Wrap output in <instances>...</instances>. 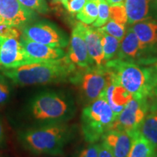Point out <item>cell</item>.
<instances>
[{
  "instance_id": "1",
  "label": "cell",
  "mask_w": 157,
  "mask_h": 157,
  "mask_svg": "<svg viewBox=\"0 0 157 157\" xmlns=\"http://www.w3.org/2000/svg\"><path fill=\"white\" fill-rule=\"evenodd\" d=\"M76 67L67 56L59 60L26 64L3 69L2 74L17 86L42 85L70 79Z\"/></svg>"
},
{
  "instance_id": "2",
  "label": "cell",
  "mask_w": 157,
  "mask_h": 157,
  "mask_svg": "<svg viewBox=\"0 0 157 157\" xmlns=\"http://www.w3.org/2000/svg\"><path fill=\"white\" fill-rule=\"evenodd\" d=\"M110 79L122 86L136 99H148L157 95L154 68L113 58L105 63Z\"/></svg>"
},
{
  "instance_id": "3",
  "label": "cell",
  "mask_w": 157,
  "mask_h": 157,
  "mask_svg": "<svg viewBox=\"0 0 157 157\" xmlns=\"http://www.w3.org/2000/svg\"><path fill=\"white\" fill-rule=\"evenodd\" d=\"M72 136V128L66 122L38 124L23 131L19 140L34 154L60 156Z\"/></svg>"
},
{
  "instance_id": "4",
  "label": "cell",
  "mask_w": 157,
  "mask_h": 157,
  "mask_svg": "<svg viewBox=\"0 0 157 157\" xmlns=\"http://www.w3.org/2000/svg\"><path fill=\"white\" fill-rule=\"evenodd\" d=\"M76 110L71 95L61 90L39 92L27 106L29 117L39 124L66 122L74 117Z\"/></svg>"
},
{
  "instance_id": "5",
  "label": "cell",
  "mask_w": 157,
  "mask_h": 157,
  "mask_svg": "<svg viewBox=\"0 0 157 157\" xmlns=\"http://www.w3.org/2000/svg\"><path fill=\"white\" fill-rule=\"evenodd\" d=\"M116 116L105 98L101 97L82 110V130L88 143H98L112 128Z\"/></svg>"
},
{
  "instance_id": "6",
  "label": "cell",
  "mask_w": 157,
  "mask_h": 157,
  "mask_svg": "<svg viewBox=\"0 0 157 157\" xmlns=\"http://www.w3.org/2000/svg\"><path fill=\"white\" fill-rule=\"evenodd\" d=\"M69 81L78 88L82 101L86 105L101 97L109 81V74L105 66H92L74 72Z\"/></svg>"
},
{
  "instance_id": "7",
  "label": "cell",
  "mask_w": 157,
  "mask_h": 157,
  "mask_svg": "<svg viewBox=\"0 0 157 157\" xmlns=\"http://www.w3.org/2000/svg\"><path fill=\"white\" fill-rule=\"evenodd\" d=\"M155 47L147 46L141 43L132 28L129 27L126 30L120 43L117 54V58L138 65L150 64L156 60V57L154 56L156 53Z\"/></svg>"
},
{
  "instance_id": "8",
  "label": "cell",
  "mask_w": 157,
  "mask_h": 157,
  "mask_svg": "<svg viewBox=\"0 0 157 157\" xmlns=\"http://www.w3.org/2000/svg\"><path fill=\"white\" fill-rule=\"evenodd\" d=\"M148 109V98L136 99L133 98L125 105L123 111L116 117L111 129L135 135L139 132V129L146 118Z\"/></svg>"
},
{
  "instance_id": "9",
  "label": "cell",
  "mask_w": 157,
  "mask_h": 157,
  "mask_svg": "<svg viewBox=\"0 0 157 157\" xmlns=\"http://www.w3.org/2000/svg\"><path fill=\"white\" fill-rule=\"evenodd\" d=\"M23 36L34 42L56 48H66L68 39L64 33L47 21L31 23L23 29Z\"/></svg>"
},
{
  "instance_id": "10",
  "label": "cell",
  "mask_w": 157,
  "mask_h": 157,
  "mask_svg": "<svg viewBox=\"0 0 157 157\" xmlns=\"http://www.w3.org/2000/svg\"><path fill=\"white\" fill-rule=\"evenodd\" d=\"M36 63L26 53L20 40L0 36V66L10 69Z\"/></svg>"
},
{
  "instance_id": "11",
  "label": "cell",
  "mask_w": 157,
  "mask_h": 157,
  "mask_svg": "<svg viewBox=\"0 0 157 157\" xmlns=\"http://www.w3.org/2000/svg\"><path fill=\"white\" fill-rule=\"evenodd\" d=\"M84 23L79 22L74 27L70 38L69 49L66 56L79 69L95 66L90 58L84 39Z\"/></svg>"
},
{
  "instance_id": "12",
  "label": "cell",
  "mask_w": 157,
  "mask_h": 157,
  "mask_svg": "<svg viewBox=\"0 0 157 157\" xmlns=\"http://www.w3.org/2000/svg\"><path fill=\"white\" fill-rule=\"evenodd\" d=\"M36 16V12L25 7L18 0H0V17L7 24L23 29Z\"/></svg>"
},
{
  "instance_id": "13",
  "label": "cell",
  "mask_w": 157,
  "mask_h": 157,
  "mask_svg": "<svg viewBox=\"0 0 157 157\" xmlns=\"http://www.w3.org/2000/svg\"><path fill=\"white\" fill-rule=\"evenodd\" d=\"M19 40L26 53L36 63L59 60L66 56L61 48H52L34 42L23 35L21 36Z\"/></svg>"
},
{
  "instance_id": "14",
  "label": "cell",
  "mask_w": 157,
  "mask_h": 157,
  "mask_svg": "<svg viewBox=\"0 0 157 157\" xmlns=\"http://www.w3.org/2000/svg\"><path fill=\"white\" fill-rule=\"evenodd\" d=\"M135 135L124 131L111 129L103 135L101 140L114 157H127Z\"/></svg>"
},
{
  "instance_id": "15",
  "label": "cell",
  "mask_w": 157,
  "mask_h": 157,
  "mask_svg": "<svg viewBox=\"0 0 157 157\" xmlns=\"http://www.w3.org/2000/svg\"><path fill=\"white\" fill-rule=\"evenodd\" d=\"M101 97L105 98L116 117L123 111L127 103L133 98L131 93L125 88L111 81L110 76L106 89Z\"/></svg>"
},
{
  "instance_id": "16",
  "label": "cell",
  "mask_w": 157,
  "mask_h": 157,
  "mask_svg": "<svg viewBox=\"0 0 157 157\" xmlns=\"http://www.w3.org/2000/svg\"><path fill=\"white\" fill-rule=\"evenodd\" d=\"M84 39L90 58L95 66L99 67L105 66L103 47L101 43V36L98 28L84 25Z\"/></svg>"
},
{
  "instance_id": "17",
  "label": "cell",
  "mask_w": 157,
  "mask_h": 157,
  "mask_svg": "<svg viewBox=\"0 0 157 157\" xmlns=\"http://www.w3.org/2000/svg\"><path fill=\"white\" fill-rule=\"evenodd\" d=\"M157 95L148 98V109L139 132L154 146L157 151Z\"/></svg>"
},
{
  "instance_id": "18",
  "label": "cell",
  "mask_w": 157,
  "mask_h": 157,
  "mask_svg": "<svg viewBox=\"0 0 157 157\" xmlns=\"http://www.w3.org/2000/svg\"><path fill=\"white\" fill-rule=\"evenodd\" d=\"M155 0H125L127 23L132 25L151 18Z\"/></svg>"
},
{
  "instance_id": "19",
  "label": "cell",
  "mask_w": 157,
  "mask_h": 157,
  "mask_svg": "<svg viewBox=\"0 0 157 157\" xmlns=\"http://www.w3.org/2000/svg\"><path fill=\"white\" fill-rule=\"evenodd\" d=\"M131 28L141 43L147 46L157 44V21L148 18L132 24Z\"/></svg>"
},
{
  "instance_id": "20",
  "label": "cell",
  "mask_w": 157,
  "mask_h": 157,
  "mask_svg": "<svg viewBox=\"0 0 157 157\" xmlns=\"http://www.w3.org/2000/svg\"><path fill=\"white\" fill-rule=\"evenodd\" d=\"M156 153L154 146L138 132L133 138L127 157H154Z\"/></svg>"
},
{
  "instance_id": "21",
  "label": "cell",
  "mask_w": 157,
  "mask_h": 157,
  "mask_svg": "<svg viewBox=\"0 0 157 157\" xmlns=\"http://www.w3.org/2000/svg\"><path fill=\"white\" fill-rule=\"evenodd\" d=\"M101 36V43L103 47V51L104 55V59L105 62L113 59L117 56L119 46H120V41L115 38L111 35L108 34L104 32L100 28H98Z\"/></svg>"
},
{
  "instance_id": "22",
  "label": "cell",
  "mask_w": 157,
  "mask_h": 157,
  "mask_svg": "<svg viewBox=\"0 0 157 157\" xmlns=\"http://www.w3.org/2000/svg\"><path fill=\"white\" fill-rule=\"evenodd\" d=\"M99 0H87L82 9L76 14V18L86 25L93 24L98 18Z\"/></svg>"
},
{
  "instance_id": "23",
  "label": "cell",
  "mask_w": 157,
  "mask_h": 157,
  "mask_svg": "<svg viewBox=\"0 0 157 157\" xmlns=\"http://www.w3.org/2000/svg\"><path fill=\"white\" fill-rule=\"evenodd\" d=\"M100 29L108 34L118 39L119 41L122 40L126 33V25L118 23L113 20H109V21Z\"/></svg>"
},
{
  "instance_id": "24",
  "label": "cell",
  "mask_w": 157,
  "mask_h": 157,
  "mask_svg": "<svg viewBox=\"0 0 157 157\" xmlns=\"http://www.w3.org/2000/svg\"><path fill=\"white\" fill-rule=\"evenodd\" d=\"M109 20H113L118 23L126 25L127 23V15L124 2L110 5Z\"/></svg>"
},
{
  "instance_id": "25",
  "label": "cell",
  "mask_w": 157,
  "mask_h": 157,
  "mask_svg": "<svg viewBox=\"0 0 157 157\" xmlns=\"http://www.w3.org/2000/svg\"><path fill=\"white\" fill-rule=\"evenodd\" d=\"M12 95L11 81L4 74H0V108L5 106Z\"/></svg>"
},
{
  "instance_id": "26",
  "label": "cell",
  "mask_w": 157,
  "mask_h": 157,
  "mask_svg": "<svg viewBox=\"0 0 157 157\" xmlns=\"http://www.w3.org/2000/svg\"><path fill=\"white\" fill-rule=\"evenodd\" d=\"M109 5L106 0H99L98 4V15L93 26L95 28H101L109 21L110 17Z\"/></svg>"
},
{
  "instance_id": "27",
  "label": "cell",
  "mask_w": 157,
  "mask_h": 157,
  "mask_svg": "<svg viewBox=\"0 0 157 157\" xmlns=\"http://www.w3.org/2000/svg\"><path fill=\"white\" fill-rule=\"evenodd\" d=\"M23 6L40 14H47L50 9L46 0H18Z\"/></svg>"
},
{
  "instance_id": "28",
  "label": "cell",
  "mask_w": 157,
  "mask_h": 157,
  "mask_svg": "<svg viewBox=\"0 0 157 157\" xmlns=\"http://www.w3.org/2000/svg\"><path fill=\"white\" fill-rule=\"evenodd\" d=\"M60 2L69 13L77 14L85 5L87 0H60Z\"/></svg>"
},
{
  "instance_id": "29",
  "label": "cell",
  "mask_w": 157,
  "mask_h": 157,
  "mask_svg": "<svg viewBox=\"0 0 157 157\" xmlns=\"http://www.w3.org/2000/svg\"><path fill=\"white\" fill-rule=\"evenodd\" d=\"M99 146L100 143H89L88 146L84 147L78 152L76 157H98Z\"/></svg>"
},
{
  "instance_id": "30",
  "label": "cell",
  "mask_w": 157,
  "mask_h": 157,
  "mask_svg": "<svg viewBox=\"0 0 157 157\" xmlns=\"http://www.w3.org/2000/svg\"><path fill=\"white\" fill-rule=\"evenodd\" d=\"M0 36L20 39L21 34L17 28L5 23H0Z\"/></svg>"
},
{
  "instance_id": "31",
  "label": "cell",
  "mask_w": 157,
  "mask_h": 157,
  "mask_svg": "<svg viewBox=\"0 0 157 157\" xmlns=\"http://www.w3.org/2000/svg\"><path fill=\"white\" fill-rule=\"evenodd\" d=\"M98 157H114L112 152L103 142L100 143Z\"/></svg>"
},
{
  "instance_id": "32",
  "label": "cell",
  "mask_w": 157,
  "mask_h": 157,
  "mask_svg": "<svg viewBox=\"0 0 157 157\" xmlns=\"http://www.w3.org/2000/svg\"><path fill=\"white\" fill-rule=\"evenodd\" d=\"M6 143V135L3 123L0 119V147H3L5 146Z\"/></svg>"
},
{
  "instance_id": "33",
  "label": "cell",
  "mask_w": 157,
  "mask_h": 157,
  "mask_svg": "<svg viewBox=\"0 0 157 157\" xmlns=\"http://www.w3.org/2000/svg\"><path fill=\"white\" fill-rule=\"evenodd\" d=\"M108 4L110 5H116V4H119L121 2H124L125 0H106Z\"/></svg>"
},
{
  "instance_id": "34",
  "label": "cell",
  "mask_w": 157,
  "mask_h": 157,
  "mask_svg": "<svg viewBox=\"0 0 157 157\" xmlns=\"http://www.w3.org/2000/svg\"><path fill=\"white\" fill-rule=\"evenodd\" d=\"M154 68V75H155V78H156V82L157 83V62L156 65L154 66V67H153Z\"/></svg>"
},
{
  "instance_id": "35",
  "label": "cell",
  "mask_w": 157,
  "mask_h": 157,
  "mask_svg": "<svg viewBox=\"0 0 157 157\" xmlns=\"http://www.w3.org/2000/svg\"><path fill=\"white\" fill-rule=\"evenodd\" d=\"M5 23V22H4V21H3V20L2 19L1 17H0V23Z\"/></svg>"
},
{
  "instance_id": "36",
  "label": "cell",
  "mask_w": 157,
  "mask_h": 157,
  "mask_svg": "<svg viewBox=\"0 0 157 157\" xmlns=\"http://www.w3.org/2000/svg\"><path fill=\"white\" fill-rule=\"evenodd\" d=\"M154 157H157V153H156V154H155V156H154Z\"/></svg>"
},
{
  "instance_id": "37",
  "label": "cell",
  "mask_w": 157,
  "mask_h": 157,
  "mask_svg": "<svg viewBox=\"0 0 157 157\" xmlns=\"http://www.w3.org/2000/svg\"><path fill=\"white\" fill-rule=\"evenodd\" d=\"M0 157H2V155H1V154H0Z\"/></svg>"
},
{
  "instance_id": "38",
  "label": "cell",
  "mask_w": 157,
  "mask_h": 157,
  "mask_svg": "<svg viewBox=\"0 0 157 157\" xmlns=\"http://www.w3.org/2000/svg\"></svg>"
}]
</instances>
